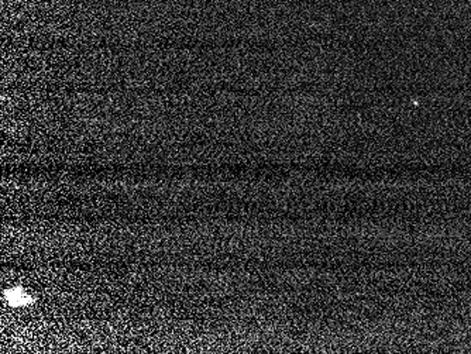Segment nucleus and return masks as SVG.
Segmentation results:
<instances>
[{
	"label": "nucleus",
	"instance_id": "obj_1",
	"mask_svg": "<svg viewBox=\"0 0 471 354\" xmlns=\"http://www.w3.org/2000/svg\"><path fill=\"white\" fill-rule=\"evenodd\" d=\"M6 299L7 302L13 305H25L30 302V297L28 294L23 292V289H10L6 292Z\"/></svg>",
	"mask_w": 471,
	"mask_h": 354
}]
</instances>
